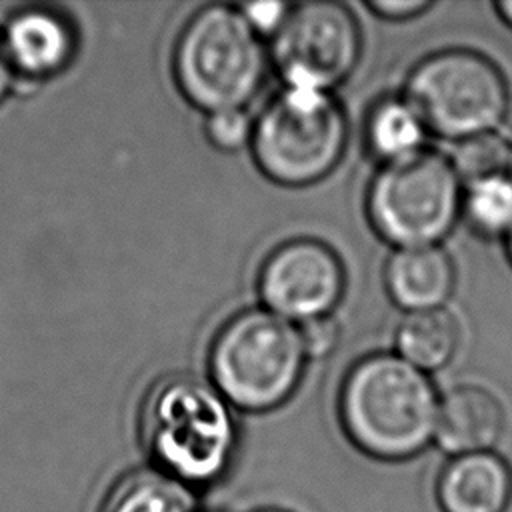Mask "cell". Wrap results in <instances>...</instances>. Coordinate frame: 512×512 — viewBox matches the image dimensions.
<instances>
[{
    "label": "cell",
    "instance_id": "3",
    "mask_svg": "<svg viewBox=\"0 0 512 512\" xmlns=\"http://www.w3.org/2000/svg\"><path fill=\"white\" fill-rule=\"evenodd\" d=\"M270 64L262 38L240 8L206 4L174 42L172 74L180 94L206 114L244 108L262 88Z\"/></svg>",
    "mask_w": 512,
    "mask_h": 512
},
{
    "label": "cell",
    "instance_id": "23",
    "mask_svg": "<svg viewBox=\"0 0 512 512\" xmlns=\"http://www.w3.org/2000/svg\"><path fill=\"white\" fill-rule=\"evenodd\" d=\"M10 78H12V70H10V62H8V56H6V50H4V44L0 40V100L4 98V92L10 84Z\"/></svg>",
    "mask_w": 512,
    "mask_h": 512
},
{
    "label": "cell",
    "instance_id": "24",
    "mask_svg": "<svg viewBox=\"0 0 512 512\" xmlns=\"http://www.w3.org/2000/svg\"><path fill=\"white\" fill-rule=\"evenodd\" d=\"M494 8H496L498 16L502 18V22L512 28V0H500L494 4Z\"/></svg>",
    "mask_w": 512,
    "mask_h": 512
},
{
    "label": "cell",
    "instance_id": "2",
    "mask_svg": "<svg viewBox=\"0 0 512 512\" xmlns=\"http://www.w3.org/2000/svg\"><path fill=\"white\" fill-rule=\"evenodd\" d=\"M440 396L426 372L396 352H374L350 366L338 392L346 438L378 460H406L434 440Z\"/></svg>",
    "mask_w": 512,
    "mask_h": 512
},
{
    "label": "cell",
    "instance_id": "12",
    "mask_svg": "<svg viewBox=\"0 0 512 512\" xmlns=\"http://www.w3.org/2000/svg\"><path fill=\"white\" fill-rule=\"evenodd\" d=\"M504 408L486 388L462 384L440 398L436 444L450 456L490 452L504 432Z\"/></svg>",
    "mask_w": 512,
    "mask_h": 512
},
{
    "label": "cell",
    "instance_id": "22",
    "mask_svg": "<svg viewBox=\"0 0 512 512\" xmlns=\"http://www.w3.org/2000/svg\"><path fill=\"white\" fill-rule=\"evenodd\" d=\"M364 6L378 18L400 22V20H410V18H416L418 14H424L434 4L428 0H372V2H366Z\"/></svg>",
    "mask_w": 512,
    "mask_h": 512
},
{
    "label": "cell",
    "instance_id": "16",
    "mask_svg": "<svg viewBox=\"0 0 512 512\" xmlns=\"http://www.w3.org/2000/svg\"><path fill=\"white\" fill-rule=\"evenodd\" d=\"M102 512H196L194 490L152 466L124 474L108 492Z\"/></svg>",
    "mask_w": 512,
    "mask_h": 512
},
{
    "label": "cell",
    "instance_id": "11",
    "mask_svg": "<svg viewBox=\"0 0 512 512\" xmlns=\"http://www.w3.org/2000/svg\"><path fill=\"white\" fill-rule=\"evenodd\" d=\"M510 500L512 470L492 450L452 456L436 480L442 512H506Z\"/></svg>",
    "mask_w": 512,
    "mask_h": 512
},
{
    "label": "cell",
    "instance_id": "19",
    "mask_svg": "<svg viewBox=\"0 0 512 512\" xmlns=\"http://www.w3.org/2000/svg\"><path fill=\"white\" fill-rule=\"evenodd\" d=\"M254 120L244 108L218 110L206 114L204 134L208 142L220 152H236L250 146Z\"/></svg>",
    "mask_w": 512,
    "mask_h": 512
},
{
    "label": "cell",
    "instance_id": "8",
    "mask_svg": "<svg viewBox=\"0 0 512 512\" xmlns=\"http://www.w3.org/2000/svg\"><path fill=\"white\" fill-rule=\"evenodd\" d=\"M362 54L360 26L348 6L314 0L292 4L270 38V64L284 88L330 92L348 80Z\"/></svg>",
    "mask_w": 512,
    "mask_h": 512
},
{
    "label": "cell",
    "instance_id": "25",
    "mask_svg": "<svg viewBox=\"0 0 512 512\" xmlns=\"http://www.w3.org/2000/svg\"><path fill=\"white\" fill-rule=\"evenodd\" d=\"M504 240H506V250H508V254H510V260H512V230L508 232V236H506Z\"/></svg>",
    "mask_w": 512,
    "mask_h": 512
},
{
    "label": "cell",
    "instance_id": "6",
    "mask_svg": "<svg viewBox=\"0 0 512 512\" xmlns=\"http://www.w3.org/2000/svg\"><path fill=\"white\" fill-rule=\"evenodd\" d=\"M462 192L450 158L424 148L378 168L366 190V214L396 248L438 246L462 216Z\"/></svg>",
    "mask_w": 512,
    "mask_h": 512
},
{
    "label": "cell",
    "instance_id": "20",
    "mask_svg": "<svg viewBox=\"0 0 512 512\" xmlns=\"http://www.w3.org/2000/svg\"><path fill=\"white\" fill-rule=\"evenodd\" d=\"M300 332V340L308 358H324L332 354L340 342V324L336 318L320 316L302 324H296Z\"/></svg>",
    "mask_w": 512,
    "mask_h": 512
},
{
    "label": "cell",
    "instance_id": "13",
    "mask_svg": "<svg viewBox=\"0 0 512 512\" xmlns=\"http://www.w3.org/2000/svg\"><path fill=\"white\" fill-rule=\"evenodd\" d=\"M454 282V264L440 246L396 248L384 264V288L406 312L444 308Z\"/></svg>",
    "mask_w": 512,
    "mask_h": 512
},
{
    "label": "cell",
    "instance_id": "9",
    "mask_svg": "<svg viewBox=\"0 0 512 512\" xmlns=\"http://www.w3.org/2000/svg\"><path fill=\"white\" fill-rule=\"evenodd\" d=\"M256 288L262 308L302 324L332 314L344 296L346 272L328 244L316 238H292L264 258Z\"/></svg>",
    "mask_w": 512,
    "mask_h": 512
},
{
    "label": "cell",
    "instance_id": "17",
    "mask_svg": "<svg viewBox=\"0 0 512 512\" xmlns=\"http://www.w3.org/2000/svg\"><path fill=\"white\" fill-rule=\"evenodd\" d=\"M462 216L484 238H506L512 230V172L464 184Z\"/></svg>",
    "mask_w": 512,
    "mask_h": 512
},
{
    "label": "cell",
    "instance_id": "21",
    "mask_svg": "<svg viewBox=\"0 0 512 512\" xmlns=\"http://www.w3.org/2000/svg\"><path fill=\"white\" fill-rule=\"evenodd\" d=\"M290 8L292 4L286 2H250L240 6V12L260 38H272L282 28Z\"/></svg>",
    "mask_w": 512,
    "mask_h": 512
},
{
    "label": "cell",
    "instance_id": "15",
    "mask_svg": "<svg viewBox=\"0 0 512 512\" xmlns=\"http://www.w3.org/2000/svg\"><path fill=\"white\" fill-rule=\"evenodd\" d=\"M426 126L404 96L380 98L364 120V144L382 164L424 150Z\"/></svg>",
    "mask_w": 512,
    "mask_h": 512
},
{
    "label": "cell",
    "instance_id": "5",
    "mask_svg": "<svg viewBox=\"0 0 512 512\" xmlns=\"http://www.w3.org/2000/svg\"><path fill=\"white\" fill-rule=\"evenodd\" d=\"M348 118L330 92L282 88L254 120L250 150L260 172L280 186H310L342 160Z\"/></svg>",
    "mask_w": 512,
    "mask_h": 512
},
{
    "label": "cell",
    "instance_id": "7",
    "mask_svg": "<svg viewBox=\"0 0 512 512\" xmlns=\"http://www.w3.org/2000/svg\"><path fill=\"white\" fill-rule=\"evenodd\" d=\"M428 132L462 142L494 132L508 114L510 92L502 70L484 54L448 48L422 58L402 94Z\"/></svg>",
    "mask_w": 512,
    "mask_h": 512
},
{
    "label": "cell",
    "instance_id": "18",
    "mask_svg": "<svg viewBox=\"0 0 512 512\" xmlns=\"http://www.w3.org/2000/svg\"><path fill=\"white\" fill-rule=\"evenodd\" d=\"M462 184L512 172V144L498 132H486L462 142H456V150L450 158Z\"/></svg>",
    "mask_w": 512,
    "mask_h": 512
},
{
    "label": "cell",
    "instance_id": "4",
    "mask_svg": "<svg viewBox=\"0 0 512 512\" xmlns=\"http://www.w3.org/2000/svg\"><path fill=\"white\" fill-rule=\"evenodd\" d=\"M306 360L298 326L256 306L218 328L208 350V374L232 408L268 412L296 392Z\"/></svg>",
    "mask_w": 512,
    "mask_h": 512
},
{
    "label": "cell",
    "instance_id": "10",
    "mask_svg": "<svg viewBox=\"0 0 512 512\" xmlns=\"http://www.w3.org/2000/svg\"><path fill=\"white\" fill-rule=\"evenodd\" d=\"M2 44L10 66L36 80L60 72L72 60L76 30L64 14L34 6L8 20Z\"/></svg>",
    "mask_w": 512,
    "mask_h": 512
},
{
    "label": "cell",
    "instance_id": "1",
    "mask_svg": "<svg viewBox=\"0 0 512 512\" xmlns=\"http://www.w3.org/2000/svg\"><path fill=\"white\" fill-rule=\"evenodd\" d=\"M138 432L150 466L192 490L218 482L238 448L232 404L192 372H168L152 382L140 404Z\"/></svg>",
    "mask_w": 512,
    "mask_h": 512
},
{
    "label": "cell",
    "instance_id": "14",
    "mask_svg": "<svg viewBox=\"0 0 512 512\" xmlns=\"http://www.w3.org/2000/svg\"><path fill=\"white\" fill-rule=\"evenodd\" d=\"M458 344V322L446 308L408 312L394 332L396 354L426 374L444 368Z\"/></svg>",
    "mask_w": 512,
    "mask_h": 512
},
{
    "label": "cell",
    "instance_id": "26",
    "mask_svg": "<svg viewBox=\"0 0 512 512\" xmlns=\"http://www.w3.org/2000/svg\"><path fill=\"white\" fill-rule=\"evenodd\" d=\"M254 512H286V510H278V508H262V510H254Z\"/></svg>",
    "mask_w": 512,
    "mask_h": 512
},
{
    "label": "cell",
    "instance_id": "27",
    "mask_svg": "<svg viewBox=\"0 0 512 512\" xmlns=\"http://www.w3.org/2000/svg\"><path fill=\"white\" fill-rule=\"evenodd\" d=\"M196 512H200V510H196ZM204 512H212V510H204Z\"/></svg>",
    "mask_w": 512,
    "mask_h": 512
}]
</instances>
